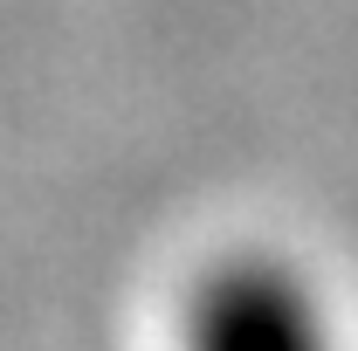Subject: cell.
Returning <instances> with one entry per match:
<instances>
[{
	"mask_svg": "<svg viewBox=\"0 0 358 351\" xmlns=\"http://www.w3.org/2000/svg\"><path fill=\"white\" fill-rule=\"evenodd\" d=\"M186 351H338V338L289 262L234 255L186 296Z\"/></svg>",
	"mask_w": 358,
	"mask_h": 351,
	"instance_id": "1",
	"label": "cell"
}]
</instances>
